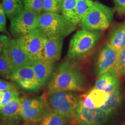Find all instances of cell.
Returning a JSON list of instances; mask_svg holds the SVG:
<instances>
[{
  "instance_id": "obj_1",
  "label": "cell",
  "mask_w": 125,
  "mask_h": 125,
  "mask_svg": "<svg viewBox=\"0 0 125 125\" xmlns=\"http://www.w3.org/2000/svg\"><path fill=\"white\" fill-rule=\"evenodd\" d=\"M88 79L74 60L62 62L53 74L48 85L49 94L58 91L82 92L88 86Z\"/></svg>"
},
{
  "instance_id": "obj_2",
  "label": "cell",
  "mask_w": 125,
  "mask_h": 125,
  "mask_svg": "<svg viewBox=\"0 0 125 125\" xmlns=\"http://www.w3.org/2000/svg\"><path fill=\"white\" fill-rule=\"evenodd\" d=\"M101 31L79 30L70 41L67 52V60L83 59L91 53L101 39Z\"/></svg>"
},
{
  "instance_id": "obj_3",
  "label": "cell",
  "mask_w": 125,
  "mask_h": 125,
  "mask_svg": "<svg viewBox=\"0 0 125 125\" xmlns=\"http://www.w3.org/2000/svg\"><path fill=\"white\" fill-rule=\"evenodd\" d=\"M76 27V24L59 13L43 12L38 16L37 28L48 38H64Z\"/></svg>"
},
{
  "instance_id": "obj_4",
  "label": "cell",
  "mask_w": 125,
  "mask_h": 125,
  "mask_svg": "<svg viewBox=\"0 0 125 125\" xmlns=\"http://www.w3.org/2000/svg\"><path fill=\"white\" fill-rule=\"evenodd\" d=\"M113 18L114 11L111 8L95 1L79 25L82 29L101 31L110 26Z\"/></svg>"
},
{
  "instance_id": "obj_5",
  "label": "cell",
  "mask_w": 125,
  "mask_h": 125,
  "mask_svg": "<svg viewBox=\"0 0 125 125\" xmlns=\"http://www.w3.org/2000/svg\"><path fill=\"white\" fill-rule=\"evenodd\" d=\"M46 99L52 109L65 116L73 125L79 96L74 92L58 91L47 94Z\"/></svg>"
},
{
  "instance_id": "obj_6",
  "label": "cell",
  "mask_w": 125,
  "mask_h": 125,
  "mask_svg": "<svg viewBox=\"0 0 125 125\" xmlns=\"http://www.w3.org/2000/svg\"><path fill=\"white\" fill-rule=\"evenodd\" d=\"M48 37L38 28L16 38L20 48L32 62L40 59L41 54Z\"/></svg>"
},
{
  "instance_id": "obj_7",
  "label": "cell",
  "mask_w": 125,
  "mask_h": 125,
  "mask_svg": "<svg viewBox=\"0 0 125 125\" xmlns=\"http://www.w3.org/2000/svg\"><path fill=\"white\" fill-rule=\"evenodd\" d=\"M49 107L46 96L23 98L21 114L24 122L40 123Z\"/></svg>"
},
{
  "instance_id": "obj_8",
  "label": "cell",
  "mask_w": 125,
  "mask_h": 125,
  "mask_svg": "<svg viewBox=\"0 0 125 125\" xmlns=\"http://www.w3.org/2000/svg\"><path fill=\"white\" fill-rule=\"evenodd\" d=\"M40 15L24 8L21 13L10 20V32L12 35L18 38L37 29Z\"/></svg>"
},
{
  "instance_id": "obj_9",
  "label": "cell",
  "mask_w": 125,
  "mask_h": 125,
  "mask_svg": "<svg viewBox=\"0 0 125 125\" xmlns=\"http://www.w3.org/2000/svg\"><path fill=\"white\" fill-rule=\"evenodd\" d=\"M109 116L100 108H87L78 100L73 125H104Z\"/></svg>"
},
{
  "instance_id": "obj_10",
  "label": "cell",
  "mask_w": 125,
  "mask_h": 125,
  "mask_svg": "<svg viewBox=\"0 0 125 125\" xmlns=\"http://www.w3.org/2000/svg\"><path fill=\"white\" fill-rule=\"evenodd\" d=\"M2 53L10 67L11 74L21 67L32 64V61L20 48L16 38H9Z\"/></svg>"
},
{
  "instance_id": "obj_11",
  "label": "cell",
  "mask_w": 125,
  "mask_h": 125,
  "mask_svg": "<svg viewBox=\"0 0 125 125\" xmlns=\"http://www.w3.org/2000/svg\"><path fill=\"white\" fill-rule=\"evenodd\" d=\"M119 53L106 41L97 52L94 62V73L100 76L115 66Z\"/></svg>"
},
{
  "instance_id": "obj_12",
  "label": "cell",
  "mask_w": 125,
  "mask_h": 125,
  "mask_svg": "<svg viewBox=\"0 0 125 125\" xmlns=\"http://www.w3.org/2000/svg\"><path fill=\"white\" fill-rule=\"evenodd\" d=\"M7 79L16 83L25 90L37 91L42 87L34 74L31 65L19 68L8 76Z\"/></svg>"
},
{
  "instance_id": "obj_13",
  "label": "cell",
  "mask_w": 125,
  "mask_h": 125,
  "mask_svg": "<svg viewBox=\"0 0 125 125\" xmlns=\"http://www.w3.org/2000/svg\"><path fill=\"white\" fill-rule=\"evenodd\" d=\"M22 100L23 98L19 97L0 109V125H20L23 121Z\"/></svg>"
},
{
  "instance_id": "obj_14",
  "label": "cell",
  "mask_w": 125,
  "mask_h": 125,
  "mask_svg": "<svg viewBox=\"0 0 125 125\" xmlns=\"http://www.w3.org/2000/svg\"><path fill=\"white\" fill-rule=\"evenodd\" d=\"M120 76L115 66L98 76L94 84V88L104 90L108 93L118 89L121 85Z\"/></svg>"
},
{
  "instance_id": "obj_15",
  "label": "cell",
  "mask_w": 125,
  "mask_h": 125,
  "mask_svg": "<svg viewBox=\"0 0 125 125\" xmlns=\"http://www.w3.org/2000/svg\"><path fill=\"white\" fill-rule=\"evenodd\" d=\"M63 40L64 38H47L41 52L40 60L53 62L60 60Z\"/></svg>"
},
{
  "instance_id": "obj_16",
  "label": "cell",
  "mask_w": 125,
  "mask_h": 125,
  "mask_svg": "<svg viewBox=\"0 0 125 125\" xmlns=\"http://www.w3.org/2000/svg\"><path fill=\"white\" fill-rule=\"evenodd\" d=\"M109 93L94 87L85 94L79 96V100L87 108H100L107 101Z\"/></svg>"
},
{
  "instance_id": "obj_17",
  "label": "cell",
  "mask_w": 125,
  "mask_h": 125,
  "mask_svg": "<svg viewBox=\"0 0 125 125\" xmlns=\"http://www.w3.org/2000/svg\"><path fill=\"white\" fill-rule=\"evenodd\" d=\"M54 62L39 60L32 62V67L34 74L40 85L43 87L51 77L54 70Z\"/></svg>"
},
{
  "instance_id": "obj_18",
  "label": "cell",
  "mask_w": 125,
  "mask_h": 125,
  "mask_svg": "<svg viewBox=\"0 0 125 125\" xmlns=\"http://www.w3.org/2000/svg\"><path fill=\"white\" fill-rule=\"evenodd\" d=\"M108 42L118 53L125 47V24L119 23L112 27L108 35Z\"/></svg>"
},
{
  "instance_id": "obj_19",
  "label": "cell",
  "mask_w": 125,
  "mask_h": 125,
  "mask_svg": "<svg viewBox=\"0 0 125 125\" xmlns=\"http://www.w3.org/2000/svg\"><path fill=\"white\" fill-rule=\"evenodd\" d=\"M123 97L122 91L120 89L114 90L109 93V97L104 104L100 107L109 115H111L118 111L123 103Z\"/></svg>"
},
{
  "instance_id": "obj_20",
  "label": "cell",
  "mask_w": 125,
  "mask_h": 125,
  "mask_svg": "<svg viewBox=\"0 0 125 125\" xmlns=\"http://www.w3.org/2000/svg\"><path fill=\"white\" fill-rule=\"evenodd\" d=\"M69 121L65 116L54 111L49 105L40 124L41 125H67Z\"/></svg>"
},
{
  "instance_id": "obj_21",
  "label": "cell",
  "mask_w": 125,
  "mask_h": 125,
  "mask_svg": "<svg viewBox=\"0 0 125 125\" xmlns=\"http://www.w3.org/2000/svg\"><path fill=\"white\" fill-rule=\"evenodd\" d=\"M2 7L5 15L11 20L24 9L23 0H3Z\"/></svg>"
},
{
  "instance_id": "obj_22",
  "label": "cell",
  "mask_w": 125,
  "mask_h": 125,
  "mask_svg": "<svg viewBox=\"0 0 125 125\" xmlns=\"http://www.w3.org/2000/svg\"><path fill=\"white\" fill-rule=\"evenodd\" d=\"M77 0H63L62 13L64 18L77 25L75 18V9Z\"/></svg>"
},
{
  "instance_id": "obj_23",
  "label": "cell",
  "mask_w": 125,
  "mask_h": 125,
  "mask_svg": "<svg viewBox=\"0 0 125 125\" xmlns=\"http://www.w3.org/2000/svg\"><path fill=\"white\" fill-rule=\"evenodd\" d=\"M92 0H77L75 9V18L76 24L81 23L83 18L93 4Z\"/></svg>"
},
{
  "instance_id": "obj_24",
  "label": "cell",
  "mask_w": 125,
  "mask_h": 125,
  "mask_svg": "<svg viewBox=\"0 0 125 125\" xmlns=\"http://www.w3.org/2000/svg\"><path fill=\"white\" fill-rule=\"evenodd\" d=\"M63 0H43V12L62 13Z\"/></svg>"
},
{
  "instance_id": "obj_25",
  "label": "cell",
  "mask_w": 125,
  "mask_h": 125,
  "mask_svg": "<svg viewBox=\"0 0 125 125\" xmlns=\"http://www.w3.org/2000/svg\"><path fill=\"white\" fill-rule=\"evenodd\" d=\"M19 97V92L17 89L0 91V109L6 104Z\"/></svg>"
},
{
  "instance_id": "obj_26",
  "label": "cell",
  "mask_w": 125,
  "mask_h": 125,
  "mask_svg": "<svg viewBox=\"0 0 125 125\" xmlns=\"http://www.w3.org/2000/svg\"><path fill=\"white\" fill-rule=\"evenodd\" d=\"M24 8L41 14L42 12L43 0H23Z\"/></svg>"
},
{
  "instance_id": "obj_27",
  "label": "cell",
  "mask_w": 125,
  "mask_h": 125,
  "mask_svg": "<svg viewBox=\"0 0 125 125\" xmlns=\"http://www.w3.org/2000/svg\"><path fill=\"white\" fill-rule=\"evenodd\" d=\"M116 67L119 76L125 77V47L118 53Z\"/></svg>"
},
{
  "instance_id": "obj_28",
  "label": "cell",
  "mask_w": 125,
  "mask_h": 125,
  "mask_svg": "<svg viewBox=\"0 0 125 125\" xmlns=\"http://www.w3.org/2000/svg\"><path fill=\"white\" fill-rule=\"evenodd\" d=\"M11 74L10 67L3 53H0V75L7 79Z\"/></svg>"
},
{
  "instance_id": "obj_29",
  "label": "cell",
  "mask_w": 125,
  "mask_h": 125,
  "mask_svg": "<svg viewBox=\"0 0 125 125\" xmlns=\"http://www.w3.org/2000/svg\"><path fill=\"white\" fill-rule=\"evenodd\" d=\"M115 9L117 13L121 15L125 14V0H113Z\"/></svg>"
},
{
  "instance_id": "obj_30",
  "label": "cell",
  "mask_w": 125,
  "mask_h": 125,
  "mask_svg": "<svg viewBox=\"0 0 125 125\" xmlns=\"http://www.w3.org/2000/svg\"><path fill=\"white\" fill-rule=\"evenodd\" d=\"M10 89H16V87L12 83L0 79V91Z\"/></svg>"
},
{
  "instance_id": "obj_31",
  "label": "cell",
  "mask_w": 125,
  "mask_h": 125,
  "mask_svg": "<svg viewBox=\"0 0 125 125\" xmlns=\"http://www.w3.org/2000/svg\"><path fill=\"white\" fill-rule=\"evenodd\" d=\"M9 40V38L7 35H0V53L2 52Z\"/></svg>"
},
{
  "instance_id": "obj_32",
  "label": "cell",
  "mask_w": 125,
  "mask_h": 125,
  "mask_svg": "<svg viewBox=\"0 0 125 125\" xmlns=\"http://www.w3.org/2000/svg\"><path fill=\"white\" fill-rule=\"evenodd\" d=\"M0 26L5 28L6 26V15L2 5L0 4Z\"/></svg>"
},
{
  "instance_id": "obj_33",
  "label": "cell",
  "mask_w": 125,
  "mask_h": 125,
  "mask_svg": "<svg viewBox=\"0 0 125 125\" xmlns=\"http://www.w3.org/2000/svg\"><path fill=\"white\" fill-rule=\"evenodd\" d=\"M22 125H41L40 123H29V122H25Z\"/></svg>"
},
{
  "instance_id": "obj_34",
  "label": "cell",
  "mask_w": 125,
  "mask_h": 125,
  "mask_svg": "<svg viewBox=\"0 0 125 125\" xmlns=\"http://www.w3.org/2000/svg\"><path fill=\"white\" fill-rule=\"evenodd\" d=\"M4 31H5V28L0 26V32H4Z\"/></svg>"
},
{
  "instance_id": "obj_35",
  "label": "cell",
  "mask_w": 125,
  "mask_h": 125,
  "mask_svg": "<svg viewBox=\"0 0 125 125\" xmlns=\"http://www.w3.org/2000/svg\"><path fill=\"white\" fill-rule=\"evenodd\" d=\"M116 125H125V121L121 122L119 123L118 124H117Z\"/></svg>"
}]
</instances>
